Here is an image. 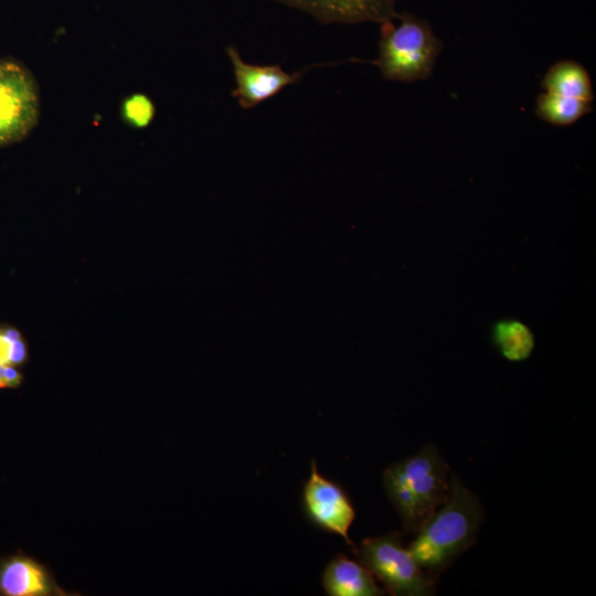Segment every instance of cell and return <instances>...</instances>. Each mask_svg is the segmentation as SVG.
I'll return each mask as SVG.
<instances>
[{"mask_svg": "<svg viewBox=\"0 0 596 596\" xmlns=\"http://www.w3.org/2000/svg\"><path fill=\"white\" fill-rule=\"evenodd\" d=\"M402 535V532L392 531L365 538L352 552L390 595H433L436 578L418 565L408 547L403 545Z\"/></svg>", "mask_w": 596, "mask_h": 596, "instance_id": "277c9868", "label": "cell"}, {"mask_svg": "<svg viewBox=\"0 0 596 596\" xmlns=\"http://www.w3.org/2000/svg\"><path fill=\"white\" fill-rule=\"evenodd\" d=\"M545 93L593 102L594 89L586 67L573 60H560L552 64L541 81Z\"/></svg>", "mask_w": 596, "mask_h": 596, "instance_id": "8fae6325", "label": "cell"}, {"mask_svg": "<svg viewBox=\"0 0 596 596\" xmlns=\"http://www.w3.org/2000/svg\"><path fill=\"white\" fill-rule=\"evenodd\" d=\"M482 520L478 497L451 476L448 498L415 533L408 550L418 565L436 578L475 544Z\"/></svg>", "mask_w": 596, "mask_h": 596, "instance_id": "6da1fadb", "label": "cell"}, {"mask_svg": "<svg viewBox=\"0 0 596 596\" xmlns=\"http://www.w3.org/2000/svg\"><path fill=\"white\" fill-rule=\"evenodd\" d=\"M38 115V94L30 74L14 62L0 60V147L26 136Z\"/></svg>", "mask_w": 596, "mask_h": 596, "instance_id": "8992f818", "label": "cell"}, {"mask_svg": "<svg viewBox=\"0 0 596 596\" xmlns=\"http://www.w3.org/2000/svg\"><path fill=\"white\" fill-rule=\"evenodd\" d=\"M491 340L502 358L510 362L528 360L535 347L532 330L518 319L496 321L491 329Z\"/></svg>", "mask_w": 596, "mask_h": 596, "instance_id": "7c38bea8", "label": "cell"}, {"mask_svg": "<svg viewBox=\"0 0 596 596\" xmlns=\"http://www.w3.org/2000/svg\"><path fill=\"white\" fill-rule=\"evenodd\" d=\"M382 483L402 520L403 533L415 534L448 498L451 476L438 449L426 445L390 465Z\"/></svg>", "mask_w": 596, "mask_h": 596, "instance_id": "7a4b0ae2", "label": "cell"}, {"mask_svg": "<svg viewBox=\"0 0 596 596\" xmlns=\"http://www.w3.org/2000/svg\"><path fill=\"white\" fill-rule=\"evenodd\" d=\"M124 119L135 128H145L155 116L152 102L143 94H134L121 106Z\"/></svg>", "mask_w": 596, "mask_h": 596, "instance_id": "9a60e30c", "label": "cell"}, {"mask_svg": "<svg viewBox=\"0 0 596 596\" xmlns=\"http://www.w3.org/2000/svg\"><path fill=\"white\" fill-rule=\"evenodd\" d=\"M301 504L316 528L341 536L351 550L355 547L349 536L355 519L354 505L339 483L318 470L316 459L311 460L310 475L302 486Z\"/></svg>", "mask_w": 596, "mask_h": 596, "instance_id": "5b68a950", "label": "cell"}, {"mask_svg": "<svg viewBox=\"0 0 596 596\" xmlns=\"http://www.w3.org/2000/svg\"><path fill=\"white\" fill-rule=\"evenodd\" d=\"M22 381L23 375L17 366L0 364V389L18 387Z\"/></svg>", "mask_w": 596, "mask_h": 596, "instance_id": "2e32d148", "label": "cell"}, {"mask_svg": "<svg viewBox=\"0 0 596 596\" xmlns=\"http://www.w3.org/2000/svg\"><path fill=\"white\" fill-rule=\"evenodd\" d=\"M593 110V102L576 99L557 94L541 93L536 97V116L554 126H568Z\"/></svg>", "mask_w": 596, "mask_h": 596, "instance_id": "4fadbf2b", "label": "cell"}, {"mask_svg": "<svg viewBox=\"0 0 596 596\" xmlns=\"http://www.w3.org/2000/svg\"><path fill=\"white\" fill-rule=\"evenodd\" d=\"M232 63L235 88L232 92L243 109H251L274 97L286 86L298 82L310 68L287 73L280 65L249 64L241 57L238 50L230 45L226 49Z\"/></svg>", "mask_w": 596, "mask_h": 596, "instance_id": "52a82bcc", "label": "cell"}, {"mask_svg": "<svg viewBox=\"0 0 596 596\" xmlns=\"http://www.w3.org/2000/svg\"><path fill=\"white\" fill-rule=\"evenodd\" d=\"M323 23H381L394 19L396 0H277Z\"/></svg>", "mask_w": 596, "mask_h": 596, "instance_id": "9c48e42d", "label": "cell"}, {"mask_svg": "<svg viewBox=\"0 0 596 596\" xmlns=\"http://www.w3.org/2000/svg\"><path fill=\"white\" fill-rule=\"evenodd\" d=\"M28 360V347L22 334L12 327H0V364L19 366Z\"/></svg>", "mask_w": 596, "mask_h": 596, "instance_id": "5bb4252c", "label": "cell"}, {"mask_svg": "<svg viewBox=\"0 0 596 596\" xmlns=\"http://www.w3.org/2000/svg\"><path fill=\"white\" fill-rule=\"evenodd\" d=\"M322 586L329 596H380L385 593L359 560H351L343 554L336 555L327 564Z\"/></svg>", "mask_w": 596, "mask_h": 596, "instance_id": "30bf717a", "label": "cell"}, {"mask_svg": "<svg viewBox=\"0 0 596 596\" xmlns=\"http://www.w3.org/2000/svg\"><path fill=\"white\" fill-rule=\"evenodd\" d=\"M380 23L379 55L372 63L389 81L414 83L430 77L443 42L430 24L409 12Z\"/></svg>", "mask_w": 596, "mask_h": 596, "instance_id": "3957f363", "label": "cell"}, {"mask_svg": "<svg viewBox=\"0 0 596 596\" xmlns=\"http://www.w3.org/2000/svg\"><path fill=\"white\" fill-rule=\"evenodd\" d=\"M1 596H66L50 570L22 552L0 557Z\"/></svg>", "mask_w": 596, "mask_h": 596, "instance_id": "ba28073f", "label": "cell"}]
</instances>
